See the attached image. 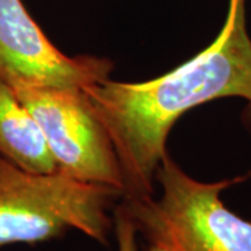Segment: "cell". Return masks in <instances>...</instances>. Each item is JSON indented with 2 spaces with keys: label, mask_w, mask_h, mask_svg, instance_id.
<instances>
[{
  "label": "cell",
  "mask_w": 251,
  "mask_h": 251,
  "mask_svg": "<svg viewBox=\"0 0 251 251\" xmlns=\"http://www.w3.org/2000/svg\"><path fill=\"white\" fill-rule=\"evenodd\" d=\"M115 145L125 179L123 198L153 196V181L172 127L190 109L237 97L251 109V38L246 0H229L212 44L172 72L143 82L105 80L84 88Z\"/></svg>",
  "instance_id": "obj_1"
},
{
  "label": "cell",
  "mask_w": 251,
  "mask_h": 251,
  "mask_svg": "<svg viewBox=\"0 0 251 251\" xmlns=\"http://www.w3.org/2000/svg\"><path fill=\"white\" fill-rule=\"evenodd\" d=\"M250 177H191L166 153L156 172L161 196L122 198L144 251H251V221L229 209L222 191Z\"/></svg>",
  "instance_id": "obj_2"
},
{
  "label": "cell",
  "mask_w": 251,
  "mask_h": 251,
  "mask_svg": "<svg viewBox=\"0 0 251 251\" xmlns=\"http://www.w3.org/2000/svg\"><path fill=\"white\" fill-rule=\"evenodd\" d=\"M122 198L117 188L24 171L0 155V247L50 242L70 230L106 246Z\"/></svg>",
  "instance_id": "obj_3"
},
{
  "label": "cell",
  "mask_w": 251,
  "mask_h": 251,
  "mask_svg": "<svg viewBox=\"0 0 251 251\" xmlns=\"http://www.w3.org/2000/svg\"><path fill=\"white\" fill-rule=\"evenodd\" d=\"M17 95L41 127L57 172L125 194L115 145L84 90H24Z\"/></svg>",
  "instance_id": "obj_4"
},
{
  "label": "cell",
  "mask_w": 251,
  "mask_h": 251,
  "mask_svg": "<svg viewBox=\"0 0 251 251\" xmlns=\"http://www.w3.org/2000/svg\"><path fill=\"white\" fill-rule=\"evenodd\" d=\"M106 57L62 53L23 0H0V82L11 90H84L109 80Z\"/></svg>",
  "instance_id": "obj_5"
},
{
  "label": "cell",
  "mask_w": 251,
  "mask_h": 251,
  "mask_svg": "<svg viewBox=\"0 0 251 251\" xmlns=\"http://www.w3.org/2000/svg\"><path fill=\"white\" fill-rule=\"evenodd\" d=\"M0 155L18 168L34 173L57 172L41 127L18 98L0 82Z\"/></svg>",
  "instance_id": "obj_6"
},
{
  "label": "cell",
  "mask_w": 251,
  "mask_h": 251,
  "mask_svg": "<svg viewBox=\"0 0 251 251\" xmlns=\"http://www.w3.org/2000/svg\"><path fill=\"white\" fill-rule=\"evenodd\" d=\"M115 239L117 251H138L137 230L122 201L115 209Z\"/></svg>",
  "instance_id": "obj_7"
}]
</instances>
